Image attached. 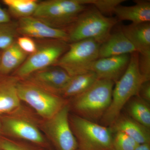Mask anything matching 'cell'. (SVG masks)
Listing matches in <instances>:
<instances>
[{"label":"cell","instance_id":"34","mask_svg":"<svg viewBox=\"0 0 150 150\" xmlns=\"http://www.w3.org/2000/svg\"><path fill=\"white\" fill-rule=\"evenodd\" d=\"M1 51L0 50V57H1Z\"/></svg>","mask_w":150,"mask_h":150},{"label":"cell","instance_id":"28","mask_svg":"<svg viewBox=\"0 0 150 150\" xmlns=\"http://www.w3.org/2000/svg\"><path fill=\"white\" fill-rule=\"evenodd\" d=\"M139 67L141 74L147 81L150 80V55L139 54Z\"/></svg>","mask_w":150,"mask_h":150},{"label":"cell","instance_id":"21","mask_svg":"<svg viewBox=\"0 0 150 150\" xmlns=\"http://www.w3.org/2000/svg\"><path fill=\"white\" fill-rule=\"evenodd\" d=\"M123 109L129 117L150 129V103L136 96L130 99Z\"/></svg>","mask_w":150,"mask_h":150},{"label":"cell","instance_id":"22","mask_svg":"<svg viewBox=\"0 0 150 150\" xmlns=\"http://www.w3.org/2000/svg\"><path fill=\"white\" fill-rule=\"evenodd\" d=\"M37 0H3L10 15L19 19L32 16L38 6Z\"/></svg>","mask_w":150,"mask_h":150},{"label":"cell","instance_id":"8","mask_svg":"<svg viewBox=\"0 0 150 150\" xmlns=\"http://www.w3.org/2000/svg\"><path fill=\"white\" fill-rule=\"evenodd\" d=\"M39 40L35 52L11 74L23 79L34 72L54 66L69 49V43L63 40Z\"/></svg>","mask_w":150,"mask_h":150},{"label":"cell","instance_id":"2","mask_svg":"<svg viewBox=\"0 0 150 150\" xmlns=\"http://www.w3.org/2000/svg\"><path fill=\"white\" fill-rule=\"evenodd\" d=\"M1 136L32 143L46 149L52 148L40 131V119L34 111L22 103L13 112L1 115Z\"/></svg>","mask_w":150,"mask_h":150},{"label":"cell","instance_id":"9","mask_svg":"<svg viewBox=\"0 0 150 150\" xmlns=\"http://www.w3.org/2000/svg\"><path fill=\"white\" fill-rule=\"evenodd\" d=\"M100 44L93 39L69 43V49L54 65L71 76L90 71L93 64L99 58Z\"/></svg>","mask_w":150,"mask_h":150},{"label":"cell","instance_id":"10","mask_svg":"<svg viewBox=\"0 0 150 150\" xmlns=\"http://www.w3.org/2000/svg\"><path fill=\"white\" fill-rule=\"evenodd\" d=\"M69 103L49 119L40 118L39 128L54 150H76L77 144L69 122Z\"/></svg>","mask_w":150,"mask_h":150},{"label":"cell","instance_id":"16","mask_svg":"<svg viewBox=\"0 0 150 150\" xmlns=\"http://www.w3.org/2000/svg\"><path fill=\"white\" fill-rule=\"evenodd\" d=\"M139 55H150V23H131L120 28Z\"/></svg>","mask_w":150,"mask_h":150},{"label":"cell","instance_id":"18","mask_svg":"<svg viewBox=\"0 0 150 150\" xmlns=\"http://www.w3.org/2000/svg\"><path fill=\"white\" fill-rule=\"evenodd\" d=\"M135 4L131 6H123L121 4L114 9L115 14L118 21H129L132 23L150 22V1L135 0Z\"/></svg>","mask_w":150,"mask_h":150},{"label":"cell","instance_id":"19","mask_svg":"<svg viewBox=\"0 0 150 150\" xmlns=\"http://www.w3.org/2000/svg\"><path fill=\"white\" fill-rule=\"evenodd\" d=\"M28 55L21 50L16 41L1 51L0 75L11 74L20 67Z\"/></svg>","mask_w":150,"mask_h":150},{"label":"cell","instance_id":"1","mask_svg":"<svg viewBox=\"0 0 150 150\" xmlns=\"http://www.w3.org/2000/svg\"><path fill=\"white\" fill-rule=\"evenodd\" d=\"M139 54H130L129 64L123 74L115 82L112 90V99L108 109L100 121V124L110 127L133 97L138 96L141 86L147 81L142 76L139 67Z\"/></svg>","mask_w":150,"mask_h":150},{"label":"cell","instance_id":"5","mask_svg":"<svg viewBox=\"0 0 150 150\" xmlns=\"http://www.w3.org/2000/svg\"><path fill=\"white\" fill-rule=\"evenodd\" d=\"M88 6L84 0L39 1L32 16L51 27L67 31Z\"/></svg>","mask_w":150,"mask_h":150},{"label":"cell","instance_id":"7","mask_svg":"<svg viewBox=\"0 0 150 150\" xmlns=\"http://www.w3.org/2000/svg\"><path fill=\"white\" fill-rule=\"evenodd\" d=\"M17 90L21 102L28 105L42 119L53 117L69 103V100L46 91L24 80L20 79Z\"/></svg>","mask_w":150,"mask_h":150},{"label":"cell","instance_id":"11","mask_svg":"<svg viewBox=\"0 0 150 150\" xmlns=\"http://www.w3.org/2000/svg\"><path fill=\"white\" fill-rule=\"evenodd\" d=\"M71 76L58 66H51L32 73L24 80L51 93L59 96Z\"/></svg>","mask_w":150,"mask_h":150},{"label":"cell","instance_id":"20","mask_svg":"<svg viewBox=\"0 0 150 150\" xmlns=\"http://www.w3.org/2000/svg\"><path fill=\"white\" fill-rule=\"evenodd\" d=\"M98 79L96 74L91 71L71 76L59 95L67 99L72 98L87 90Z\"/></svg>","mask_w":150,"mask_h":150},{"label":"cell","instance_id":"27","mask_svg":"<svg viewBox=\"0 0 150 150\" xmlns=\"http://www.w3.org/2000/svg\"><path fill=\"white\" fill-rule=\"evenodd\" d=\"M16 43L23 51L28 55L33 54L37 48V43L31 38L26 36H18Z\"/></svg>","mask_w":150,"mask_h":150},{"label":"cell","instance_id":"29","mask_svg":"<svg viewBox=\"0 0 150 150\" xmlns=\"http://www.w3.org/2000/svg\"><path fill=\"white\" fill-rule=\"evenodd\" d=\"M138 96L150 103V81L144 82L139 90Z\"/></svg>","mask_w":150,"mask_h":150},{"label":"cell","instance_id":"32","mask_svg":"<svg viewBox=\"0 0 150 150\" xmlns=\"http://www.w3.org/2000/svg\"><path fill=\"white\" fill-rule=\"evenodd\" d=\"M2 135V124L1 121V115H0V137Z\"/></svg>","mask_w":150,"mask_h":150},{"label":"cell","instance_id":"23","mask_svg":"<svg viewBox=\"0 0 150 150\" xmlns=\"http://www.w3.org/2000/svg\"><path fill=\"white\" fill-rule=\"evenodd\" d=\"M18 35L17 22L0 23V50H4L15 42Z\"/></svg>","mask_w":150,"mask_h":150},{"label":"cell","instance_id":"15","mask_svg":"<svg viewBox=\"0 0 150 150\" xmlns=\"http://www.w3.org/2000/svg\"><path fill=\"white\" fill-rule=\"evenodd\" d=\"M112 134L121 132L135 140L139 144H150V129L121 112L109 127Z\"/></svg>","mask_w":150,"mask_h":150},{"label":"cell","instance_id":"3","mask_svg":"<svg viewBox=\"0 0 150 150\" xmlns=\"http://www.w3.org/2000/svg\"><path fill=\"white\" fill-rule=\"evenodd\" d=\"M114 84L98 79L83 93L69 99L70 113L99 123L110 104Z\"/></svg>","mask_w":150,"mask_h":150},{"label":"cell","instance_id":"33","mask_svg":"<svg viewBox=\"0 0 150 150\" xmlns=\"http://www.w3.org/2000/svg\"><path fill=\"white\" fill-rule=\"evenodd\" d=\"M48 150H54V149H52V148H51V149H50Z\"/></svg>","mask_w":150,"mask_h":150},{"label":"cell","instance_id":"31","mask_svg":"<svg viewBox=\"0 0 150 150\" xmlns=\"http://www.w3.org/2000/svg\"><path fill=\"white\" fill-rule=\"evenodd\" d=\"M134 150H150V144H139Z\"/></svg>","mask_w":150,"mask_h":150},{"label":"cell","instance_id":"17","mask_svg":"<svg viewBox=\"0 0 150 150\" xmlns=\"http://www.w3.org/2000/svg\"><path fill=\"white\" fill-rule=\"evenodd\" d=\"M137 52L135 47L121 29L111 33L104 42L100 44L99 58L131 54Z\"/></svg>","mask_w":150,"mask_h":150},{"label":"cell","instance_id":"6","mask_svg":"<svg viewBox=\"0 0 150 150\" xmlns=\"http://www.w3.org/2000/svg\"><path fill=\"white\" fill-rule=\"evenodd\" d=\"M69 122L76 141V150H111L113 134L109 127L70 112Z\"/></svg>","mask_w":150,"mask_h":150},{"label":"cell","instance_id":"25","mask_svg":"<svg viewBox=\"0 0 150 150\" xmlns=\"http://www.w3.org/2000/svg\"><path fill=\"white\" fill-rule=\"evenodd\" d=\"M139 145L124 133L116 132L113 134L111 150H134Z\"/></svg>","mask_w":150,"mask_h":150},{"label":"cell","instance_id":"12","mask_svg":"<svg viewBox=\"0 0 150 150\" xmlns=\"http://www.w3.org/2000/svg\"><path fill=\"white\" fill-rule=\"evenodd\" d=\"M17 23L19 35L38 40L59 39L69 43L67 31L51 27L34 17L19 19Z\"/></svg>","mask_w":150,"mask_h":150},{"label":"cell","instance_id":"14","mask_svg":"<svg viewBox=\"0 0 150 150\" xmlns=\"http://www.w3.org/2000/svg\"><path fill=\"white\" fill-rule=\"evenodd\" d=\"M19 80L11 74L0 75V115L13 112L21 105L17 90Z\"/></svg>","mask_w":150,"mask_h":150},{"label":"cell","instance_id":"13","mask_svg":"<svg viewBox=\"0 0 150 150\" xmlns=\"http://www.w3.org/2000/svg\"><path fill=\"white\" fill-rule=\"evenodd\" d=\"M130 54L100 58L91 67L98 79L108 80L115 83L122 76L128 67Z\"/></svg>","mask_w":150,"mask_h":150},{"label":"cell","instance_id":"35","mask_svg":"<svg viewBox=\"0 0 150 150\" xmlns=\"http://www.w3.org/2000/svg\"></svg>","mask_w":150,"mask_h":150},{"label":"cell","instance_id":"30","mask_svg":"<svg viewBox=\"0 0 150 150\" xmlns=\"http://www.w3.org/2000/svg\"><path fill=\"white\" fill-rule=\"evenodd\" d=\"M8 12L3 9L0 5V23H6L11 21Z\"/></svg>","mask_w":150,"mask_h":150},{"label":"cell","instance_id":"26","mask_svg":"<svg viewBox=\"0 0 150 150\" xmlns=\"http://www.w3.org/2000/svg\"><path fill=\"white\" fill-rule=\"evenodd\" d=\"M125 1L123 0H89V5L96 8L101 13H113L115 7Z\"/></svg>","mask_w":150,"mask_h":150},{"label":"cell","instance_id":"4","mask_svg":"<svg viewBox=\"0 0 150 150\" xmlns=\"http://www.w3.org/2000/svg\"><path fill=\"white\" fill-rule=\"evenodd\" d=\"M118 22L115 18L105 16L94 6H89L67 30L69 43L93 39L101 44L107 39Z\"/></svg>","mask_w":150,"mask_h":150},{"label":"cell","instance_id":"24","mask_svg":"<svg viewBox=\"0 0 150 150\" xmlns=\"http://www.w3.org/2000/svg\"><path fill=\"white\" fill-rule=\"evenodd\" d=\"M1 150H48L37 145L21 140L0 137Z\"/></svg>","mask_w":150,"mask_h":150}]
</instances>
